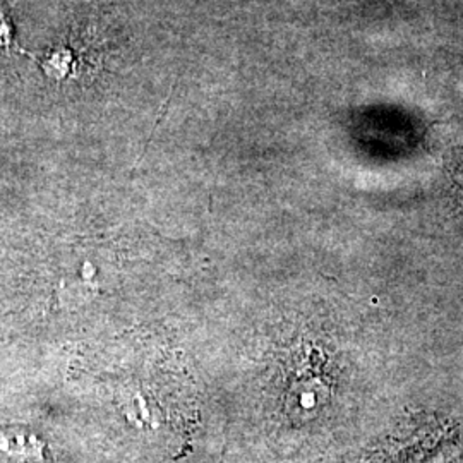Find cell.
Listing matches in <instances>:
<instances>
[{
    "label": "cell",
    "mask_w": 463,
    "mask_h": 463,
    "mask_svg": "<svg viewBox=\"0 0 463 463\" xmlns=\"http://www.w3.org/2000/svg\"><path fill=\"white\" fill-rule=\"evenodd\" d=\"M451 191H453V198L457 206L460 208L463 213V148L455 164H453V170H451Z\"/></svg>",
    "instance_id": "obj_1"
}]
</instances>
